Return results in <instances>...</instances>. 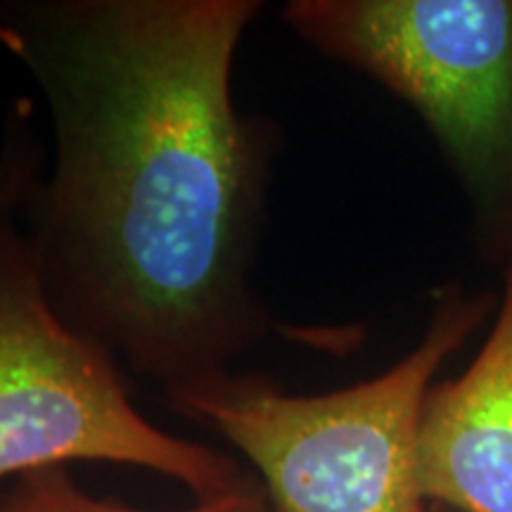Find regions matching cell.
Wrapping results in <instances>:
<instances>
[{
    "label": "cell",
    "instance_id": "1",
    "mask_svg": "<svg viewBox=\"0 0 512 512\" xmlns=\"http://www.w3.org/2000/svg\"><path fill=\"white\" fill-rule=\"evenodd\" d=\"M254 12L81 3L27 41L57 126L43 278L79 332L169 389L226 373L259 330L245 275L264 157L230 100Z\"/></svg>",
    "mask_w": 512,
    "mask_h": 512
},
{
    "label": "cell",
    "instance_id": "2",
    "mask_svg": "<svg viewBox=\"0 0 512 512\" xmlns=\"http://www.w3.org/2000/svg\"><path fill=\"white\" fill-rule=\"evenodd\" d=\"M491 309L489 294L453 287L411 354L337 392L290 396L259 377L216 373L171 396L245 453L278 512H427L415 458L422 401Z\"/></svg>",
    "mask_w": 512,
    "mask_h": 512
},
{
    "label": "cell",
    "instance_id": "3",
    "mask_svg": "<svg viewBox=\"0 0 512 512\" xmlns=\"http://www.w3.org/2000/svg\"><path fill=\"white\" fill-rule=\"evenodd\" d=\"M299 36L420 114L463 185L477 245L512 264V0H297Z\"/></svg>",
    "mask_w": 512,
    "mask_h": 512
},
{
    "label": "cell",
    "instance_id": "4",
    "mask_svg": "<svg viewBox=\"0 0 512 512\" xmlns=\"http://www.w3.org/2000/svg\"><path fill=\"white\" fill-rule=\"evenodd\" d=\"M110 460L162 472L200 501L247 475L233 460L157 430L121 387L110 354L50 304L36 242L0 223V479Z\"/></svg>",
    "mask_w": 512,
    "mask_h": 512
},
{
    "label": "cell",
    "instance_id": "5",
    "mask_svg": "<svg viewBox=\"0 0 512 512\" xmlns=\"http://www.w3.org/2000/svg\"><path fill=\"white\" fill-rule=\"evenodd\" d=\"M415 458L427 505L512 512V264L475 361L456 380L432 384L422 401Z\"/></svg>",
    "mask_w": 512,
    "mask_h": 512
},
{
    "label": "cell",
    "instance_id": "6",
    "mask_svg": "<svg viewBox=\"0 0 512 512\" xmlns=\"http://www.w3.org/2000/svg\"><path fill=\"white\" fill-rule=\"evenodd\" d=\"M0 512H143L126 505L100 501L83 494L64 467H50L24 475L22 482L0 501ZM185 512H278L271 498L252 477L228 494L200 501Z\"/></svg>",
    "mask_w": 512,
    "mask_h": 512
},
{
    "label": "cell",
    "instance_id": "7",
    "mask_svg": "<svg viewBox=\"0 0 512 512\" xmlns=\"http://www.w3.org/2000/svg\"><path fill=\"white\" fill-rule=\"evenodd\" d=\"M24 188H27V164L24 159L12 155L0 164V223L8 221L5 216L19 202Z\"/></svg>",
    "mask_w": 512,
    "mask_h": 512
},
{
    "label": "cell",
    "instance_id": "8",
    "mask_svg": "<svg viewBox=\"0 0 512 512\" xmlns=\"http://www.w3.org/2000/svg\"><path fill=\"white\" fill-rule=\"evenodd\" d=\"M0 43H3V46L8 48V50H12V53H15V55L24 57V60H27V55H29L27 38L19 34L17 29H10V27H5V24H0Z\"/></svg>",
    "mask_w": 512,
    "mask_h": 512
},
{
    "label": "cell",
    "instance_id": "9",
    "mask_svg": "<svg viewBox=\"0 0 512 512\" xmlns=\"http://www.w3.org/2000/svg\"><path fill=\"white\" fill-rule=\"evenodd\" d=\"M427 512H451V510L439 508V505H427Z\"/></svg>",
    "mask_w": 512,
    "mask_h": 512
}]
</instances>
